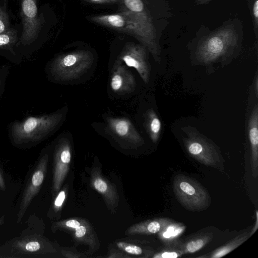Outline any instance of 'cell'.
Instances as JSON below:
<instances>
[{
	"label": "cell",
	"mask_w": 258,
	"mask_h": 258,
	"mask_svg": "<svg viewBox=\"0 0 258 258\" xmlns=\"http://www.w3.org/2000/svg\"><path fill=\"white\" fill-rule=\"evenodd\" d=\"M170 17L154 15L151 12H133L125 9L119 13L91 16L97 24L129 34L151 53L155 60L161 59L160 40Z\"/></svg>",
	"instance_id": "cell-1"
},
{
	"label": "cell",
	"mask_w": 258,
	"mask_h": 258,
	"mask_svg": "<svg viewBox=\"0 0 258 258\" xmlns=\"http://www.w3.org/2000/svg\"><path fill=\"white\" fill-rule=\"evenodd\" d=\"M242 38V24L240 20H228L199 40L196 56L202 63L215 62L239 50Z\"/></svg>",
	"instance_id": "cell-2"
},
{
	"label": "cell",
	"mask_w": 258,
	"mask_h": 258,
	"mask_svg": "<svg viewBox=\"0 0 258 258\" xmlns=\"http://www.w3.org/2000/svg\"><path fill=\"white\" fill-rule=\"evenodd\" d=\"M63 118L61 112L29 116L11 122L8 127L11 143L19 148H29L37 145L58 127Z\"/></svg>",
	"instance_id": "cell-3"
},
{
	"label": "cell",
	"mask_w": 258,
	"mask_h": 258,
	"mask_svg": "<svg viewBox=\"0 0 258 258\" xmlns=\"http://www.w3.org/2000/svg\"><path fill=\"white\" fill-rule=\"evenodd\" d=\"M182 130L186 134L183 143L189 155L206 166L222 171L224 160L218 147L194 127L186 126Z\"/></svg>",
	"instance_id": "cell-4"
},
{
	"label": "cell",
	"mask_w": 258,
	"mask_h": 258,
	"mask_svg": "<svg viewBox=\"0 0 258 258\" xmlns=\"http://www.w3.org/2000/svg\"><path fill=\"white\" fill-rule=\"evenodd\" d=\"M94 57L88 50H80L60 54L48 67L49 75L55 80L67 81L77 79L92 66Z\"/></svg>",
	"instance_id": "cell-5"
},
{
	"label": "cell",
	"mask_w": 258,
	"mask_h": 258,
	"mask_svg": "<svg viewBox=\"0 0 258 258\" xmlns=\"http://www.w3.org/2000/svg\"><path fill=\"white\" fill-rule=\"evenodd\" d=\"M172 187L178 202L188 211H203L211 204V198L207 189L188 176L181 173L175 175Z\"/></svg>",
	"instance_id": "cell-6"
},
{
	"label": "cell",
	"mask_w": 258,
	"mask_h": 258,
	"mask_svg": "<svg viewBox=\"0 0 258 258\" xmlns=\"http://www.w3.org/2000/svg\"><path fill=\"white\" fill-rule=\"evenodd\" d=\"M48 155L43 154L34 169L23 193L17 216V222H21L28 207L39 192L47 171Z\"/></svg>",
	"instance_id": "cell-7"
},
{
	"label": "cell",
	"mask_w": 258,
	"mask_h": 258,
	"mask_svg": "<svg viewBox=\"0 0 258 258\" xmlns=\"http://www.w3.org/2000/svg\"><path fill=\"white\" fill-rule=\"evenodd\" d=\"M148 49L143 44L128 42L123 47L117 59L136 70L145 83L150 80L151 66Z\"/></svg>",
	"instance_id": "cell-8"
},
{
	"label": "cell",
	"mask_w": 258,
	"mask_h": 258,
	"mask_svg": "<svg viewBox=\"0 0 258 258\" xmlns=\"http://www.w3.org/2000/svg\"><path fill=\"white\" fill-rule=\"evenodd\" d=\"M22 234L9 243L10 253L32 255L56 251L52 245L40 234Z\"/></svg>",
	"instance_id": "cell-9"
},
{
	"label": "cell",
	"mask_w": 258,
	"mask_h": 258,
	"mask_svg": "<svg viewBox=\"0 0 258 258\" xmlns=\"http://www.w3.org/2000/svg\"><path fill=\"white\" fill-rule=\"evenodd\" d=\"M22 33L20 41L24 45H29L37 38L42 19L38 16L36 0H22L21 7Z\"/></svg>",
	"instance_id": "cell-10"
},
{
	"label": "cell",
	"mask_w": 258,
	"mask_h": 258,
	"mask_svg": "<svg viewBox=\"0 0 258 258\" xmlns=\"http://www.w3.org/2000/svg\"><path fill=\"white\" fill-rule=\"evenodd\" d=\"M71 146L67 139L61 138L56 144L53 155L52 190L57 192L68 174L71 161Z\"/></svg>",
	"instance_id": "cell-11"
},
{
	"label": "cell",
	"mask_w": 258,
	"mask_h": 258,
	"mask_svg": "<svg viewBox=\"0 0 258 258\" xmlns=\"http://www.w3.org/2000/svg\"><path fill=\"white\" fill-rule=\"evenodd\" d=\"M107 130L115 138L135 146H142L144 140L133 123L127 118H106Z\"/></svg>",
	"instance_id": "cell-12"
},
{
	"label": "cell",
	"mask_w": 258,
	"mask_h": 258,
	"mask_svg": "<svg viewBox=\"0 0 258 258\" xmlns=\"http://www.w3.org/2000/svg\"><path fill=\"white\" fill-rule=\"evenodd\" d=\"M110 85L112 91L117 94L130 93L135 89L136 81L134 75L118 59L112 69Z\"/></svg>",
	"instance_id": "cell-13"
},
{
	"label": "cell",
	"mask_w": 258,
	"mask_h": 258,
	"mask_svg": "<svg viewBox=\"0 0 258 258\" xmlns=\"http://www.w3.org/2000/svg\"><path fill=\"white\" fill-rule=\"evenodd\" d=\"M54 228H61L72 231L76 240L95 247V235L89 223L82 219H70L55 223Z\"/></svg>",
	"instance_id": "cell-14"
},
{
	"label": "cell",
	"mask_w": 258,
	"mask_h": 258,
	"mask_svg": "<svg viewBox=\"0 0 258 258\" xmlns=\"http://www.w3.org/2000/svg\"><path fill=\"white\" fill-rule=\"evenodd\" d=\"M91 183L93 188L102 196L109 209L115 211L118 203L115 187L103 177L97 167H94L91 172Z\"/></svg>",
	"instance_id": "cell-15"
},
{
	"label": "cell",
	"mask_w": 258,
	"mask_h": 258,
	"mask_svg": "<svg viewBox=\"0 0 258 258\" xmlns=\"http://www.w3.org/2000/svg\"><path fill=\"white\" fill-rule=\"evenodd\" d=\"M248 136L250 148V167L254 178L258 176V105L252 108L248 121Z\"/></svg>",
	"instance_id": "cell-16"
},
{
	"label": "cell",
	"mask_w": 258,
	"mask_h": 258,
	"mask_svg": "<svg viewBox=\"0 0 258 258\" xmlns=\"http://www.w3.org/2000/svg\"><path fill=\"white\" fill-rule=\"evenodd\" d=\"M172 220L167 218H159L142 222L130 227L126 234H153L158 233Z\"/></svg>",
	"instance_id": "cell-17"
},
{
	"label": "cell",
	"mask_w": 258,
	"mask_h": 258,
	"mask_svg": "<svg viewBox=\"0 0 258 258\" xmlns=\"http://www.w3.org/2000/svg\"><path fill=\"white\" fill-rule=\"evenodd\" d=\"M213 237L212 232L197 235L184 241L176 240L173 243L183 253H192L196 252L210 242Z\"/></svg>",
	"instance_id": "cell-18"
},
{
	"label": "cell",
	"mask_w": 258,
	"mask_h": 258,
	"mask_svg": "<svg viewBox=\"0 0 258 258\" xmlns=\"http://www.w3.org/2000/svg\"><path fill=\"white\" fill-rule=\"evenodd\" d=\"M145 127L152 141L156 143L159 140L161 130L162 123L154 109H148L144 114Z\"/></svg>",
	"instance_id": "cell-19"
},
{
	"label": "cell",
	"mask_w": 258,
	"mask_h": 258,
	"mask_svg": "<svg viewBox=\"0 0 258 258\" xmlns=\"http://www.w3.org/2000/svg\"><path fill=\"white\" fill-rule=\"evenodd\" d=\"M250 237V232H245L237 236L226 244L213 250L209 255L200 256L199 257L220 258L233 251Z\"/></svg>",
	"instance_id": "cell-20"
},
{
	"label": "cell",
	"mask_w": 258,
	"mask_h": 258,
	"mask_svg": "<svg viewBox=\"0 0 258 258\" xmlns=\"http://www.w3.org/2000/svg\"><path fill=\"white\" fill-rule=\"evenodd\" d=\"M185 229V226L183 224L172 221L158 233L160 239L166 245H169L176 241Z\"/></svg>",
	"instance_id": "cell-21"
},
{
	"label": "cell",
	"mask_w": 258,
	"mask_h": 258,
	"mask_svg": "<svg viewBox=\"0 0 258 258\" xmlns=\"http://www.w3.org/2000/svg\"><path fill=\"white\" fill-rule=\"evenodd\" d=\"M17 40V31L10 28L7 31L0 33V48H10L16 43Z\"/></svg>",
	"instance_id": "cell-22"
},
{
	"label": "cell",
	"mask_w": 258,
	"mask_h": 258,
	"mask_svg": "<svg viewBox=\"0 0 258 258\" xmlns=\"http://www.w3.org/2000/svg\"><path fill=\"white\" fill-rule=\"evenodd\" d=\"M183 255V252L173 243L166 245V247L160 251L154 254V258H177Z\"/></svg>",
	"instance_id": "cell-23"
},
{
	"label": "cell",
	"mask_w": 258,
	"mask_h": 258,
	"mask_svg": "<svg viewBox=\"0 0 258 258\" xmlns=\"http://www.w3.org/2000/svg\"><path fill=\"white\" fill-rule=\"evenodd\" d=\"M116 245L119 248L128 254L141 255L144 253V250L142 248L133 244L119 241L116 243Z\"/></svg>",
	"instance_id": "cell-24"
},
{
	"label": "cell",
	"mask_w": 258,
	"mask_h": 258,
	"mask_svg": "<svg viewBox=\"0 0 258 258\" xmlns=\"http://www.w3.org/2000/svg\"><path fill=\"white\" fill-rule=\"evenodd\" d=\"M9 73V66L7 65L0 66V98L5 92L6 81Z\"/></svg>",
	"instance_id": "cell-25"
},
{
	"label": "cell",
	"mask_w": 258,
	"mask_h": 258,
	"mask_svg": "<svg viewBox=\"0 0 258 258\" xmlns=\"http://www.w3.org/2000/svg\"><path fill=\"white\" fill-rule=\"evenodd\" d=\"M66 197V193L64 190H61L57 194L53 204V208L55 212H58L61 209Z\"/></svg>",
	"instance_id": "cell-26"
},
{
	"label": "cell",
	"mask_w": 258,
	"mask_h": 258,
	"mask_svg": "<svg viewBox=\"0 0 258 258\" xmlns=\"http://www.w3.org/2000/svg\"><path fill=\"white\" fill-rule=\"evenodd\" d=\"M9 20L7 13L0 7V33L9 29Z\"/></svg>",
	"instance_id": "cell-27"
},
{
	"label": "cell",
	"mask_w": 258,
	"mask_h": 258,
	"mask_svg": "<svg viewBox=\"0 0 258 258\" xmlns=\"http://www.w3.org/2000/svg\"><path fill=\"white\" fill-rule=\"evenodd\" d=\"M253 24L255 37H257L258 29V0H254L252 6Z\"/></svg>",
	"instance_id": "cell-28"
},
{
	"label": "cell",
	"mask_w": 258,
	"mask_h": 258,
	"mask_svg": "<svg viewBox=\"0 0 258 258\" xmlns=\"http://www.w3.org/2000/svg\"><path fill=\"white\" fill-rule=\"evenodd\" d=\"M86 2L95 4H112L121 3L122 0H84Z\"/></svg>",
	"instance_id": "cell-29"
},
{
	"label": "cell",
	"mask_w": 258,
	"mask_h": 258,
	"mask_svg": "<svg viewBox=\"0 0 258 258\" xmlns=\"http://www.w3.org/2000/svg\"><path fill=\"white\" fill-rule=\"evenodd\" d=\"M62 254L64 256L67 257H70V258H78L81 257V255L75 253L72 251H68V250H62L61 251Z\"/></svg>",
	"instance_id": "cell-30"
},
{
	"label": "cell",
	"mask_w": 258,
	"mask_h": 258,
	"mask_svg": "<svg viewBox=\"0 0 258 258\" xmlns=\"http://www.w3.org/2000/svg\"><path fill=\"white\" fill-rule=\"evenodd\" d=\"M254 91L256 97H258V76L257 73L255 75L254 81Z\"/></svg>",
	"instance_id": "cell-31"
},
{
	"label": "cell",
	"mask_w": 258,
	"mask_h": 258,
	"mask_svg": "<svg viewBox=\"0 0 258 258\" xmlns=\"http://www.w3.org/2000/svg\"><path fill=\"white\" fill-rule=\"evenodd\" d=\"M0 189L5 190L6 189V184L4 176L0 170Z\"/></svg>",
	"instance_id": "cell-32"
},
{
	"label": "cell",
	"mask_w": 258,
	"mask_h": 258,
	"mask_svg": "<svg viewBox=\"0 0 258 258\" xmlns=\"http://www.w3.org/2000/svg\"><path fill=\"white\" fill-rule=\"evenodd\" d=\"M255 215H256L255 216V217H256L255 224V225L253 226V228H252V230L250 232V236L255 233V232L256 231V230H257V229L258 228V212H257V210L256 211Z\"/></svg>",
	"instance_id": "cell-33"
},
{
	"label": "cell",
	"mask_w": 258,
	"mask_h": 258,
	"mask_svg": "<svg viewBox=\"0 0 258 258\" xmlns=\"http://www.w3.org/2000/svg\"><path fill=\"white\" fill-rule=\"evenodd\" d=\"M212 0H196V4L197 5H204L209 3Z\"/></svg>",
	"instance_id": "cell-34"
},
{
	"label": "cell",
	"mask_w": 258,
	"mask_h": 258,
	"mask_svg": "<svg viewBox=\"0 0 258 258\" xmlns=\"http://www.w3.org/2000/svg\"><path fill=\"white\" fill-rule=\"evenodd\" d=\"M5 216H3L0 217V225H2L4 222Z\"/></svg>",
	"instance_id": "cell-35"
}]
</instances>
